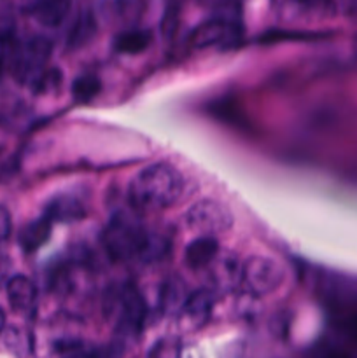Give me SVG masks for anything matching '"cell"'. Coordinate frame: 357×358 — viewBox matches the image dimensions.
<instances>
[{"mask_svg": "<svg viewBox=\"0 0 357 358\" xmlns=\"http://www.w3.org/2000/svg\"><path fill=\"white\" fill-rule=\"evenodd\" d=\"M108 313L115 315V325L122 336H136L146 320V303L133 289H122L111 297Z\"/></svg>", "mask_w": 357, "mask_h": 358, "instance_id": "cell-5", "label": "cell"}, {"mask_svg": "<svg viewBox=\"0 0 357 358\" xmlns=\"http://www.w3.org/2000/svg\"><path fill=\"white\" fill-rule=\"evenodd\" d=\"M2 2L9 10H16V13H34L35 7L42 0H2Z\"/></svg>", "mask_w": 357, "mask_h": 358, "instance_id": "cell-19", "label": "cell"}, {"mask_svg": "<svg viewBox=\"0 0 357 358\" xmlns=\"http://www.w3.org/2000/svg\"><path fill=\"white\" fill-rule=\"evenodd\" d=\"M94 34H97V20L90 10H83L70 27L66 45H69V49L83 48L94 37Z\"/></svg>", "mask_w": 357, "mask_h": 358, "instance_id": "cell-14", "label": "cell"}, {"mask_svg": "<svg viewBox=\"0 0 357 358\" xmlns=\"http://www.w3.org/2000/svg\"><path fill=\"white\" fill-rule=\"evenodd\" d=\"M284 280V269L279 262L268 257H251L241 266V283L252 296H266L280 287Z\"/></svg>", "mask_w": 357, "mask_h": 358, "instance_id": "cell-4", "label": "cell"}, {"mask_svg": "<svg viewBox=\"0 0 357 358\" xmlns=\"http://www.w3.org/2000/svg\"><path fill=\"white\" fill-rule=\"evenodd\" d=\"M4 325H6V315H4L2 308H0V332H2Z\"/></svg>", "mask_w": 357, "mask_h": 358, "instance_id": "cell-25", "label": "cell"}, {"mask_svg": "<svg viewBox=\"0 0 357 358\" xmlns=\"http://www.w3.org/2000/svg\"><path fill=\"white\" fill-rule=\"evenodd\" d=\"M49 56H51V42L48 38L30 37L16 42L9 63L10 73L18 83L35 86L48 70L46 65Z\"/></svg>", "mask_w": 357, "mask_h": 358, "instance_id": "cell-3", "label": "cell"}, {"mask_svg": "<svg viewBox=\"0 0 357 358\" xmlns=\"http://www.w3.org/2000/svg\"><path fill=\"white\" fill-rule=\"evenodd\" d=\"M10 276V261L6 255H0V287L7 285Z\"/></svg>", "mask_w": 357, "mask_h": 358, "instance_id": "cell-23", "label": "cell"}, {"mask_svg": "<svg viewBox=\"0 0 357 358\" xmlns=\"http://www.w3.org/2000/svg\"><path fill=\"white\" fill-rule=\"evenodd\" d=\"M182 189V175L170 164L158 163L144 168L133 177L128 196L135 208L163 210L181 198Z\"/></svg>", "mask_w": 357, "mask_h": 358, "instance_id": "cell-1", "label": "cell"}, {"mask_svg": "<svg viewBox=\"0 0 357 358\" xmlns=\"http://www.w3.org/2000/svg\"><path fill=\"white\" fill-rule=\"evenodd\" d=\"M298 6L304 7L310 10H329L332 9L331 0H294Z\"/></svg>", "mask_w": 357, "mask_h": 358, "instance_id": "cell-22", "label": "cell"}, {"mask_svg": "<svg viewBox=\"0 0 357 358\" xmlns=\"http://www.w3.org/2000/svg\"><path fill=\"white\" fill-rule=\"evenodd\" d=\"M214 306V294L210 290H196L182 304V315L191 325H202L209 318Z\"/></svg>", "mask_w": 357, "mask_h": 358, "instance_id": "cell-11", "label": "cell"}, {"mask_svg": "<svg viewBox=\"0 0 357 358\" xmlns=\"http://www.w3.org/2000/svg\"><path fill=\"white\" fill-rule=\"evenodd\" d=\"M70 10V0H42L31 14L41 24L56 28L66 20Z\"/></svg>", "mask_w": 357, "mask_h": 358, "instance_id": "cell-12", "label": "cell"}, {"mask_svg": "<svg viewBox=\"0 0 357 358\" xmlns=\"http://www.w3.org/2000/svg\"><path fill=\"white\" fill-rule=\"evenodd\" d=\"M10 227H13V222H10L9 212H7L6 206L0 205V241L10 236Z\"/></svg>", "mask_w": 357, "mask_h": 358, "instance_id": "cell-21", "label": "cell"}, {"mask_svg": "<svg viewBox=\"0 0 357 358\" xmlns=\"http://www.w3.org/2000/svg\"><path fill=\"white\" fill-rule=\"evenodd\" d=\"M212 278L219 287H233L241 282V266L233 255H223L212 261Z\"/></svg>", "mask_w": 357, "mask_h": 358, "instance_id": "cell-13", "label": "cell"}, {"mask_svg": "<svg viewBox=\"0 0 357 358\" xmlns=\"http://www.w3.org/2000/svg\"><path fill=\"white\" fill-rule=\"evenodd\" d=\"M150 234L136 219L118 215L108 222L104 233V243L108 254L118 261L142 259Z\"/></svg>", "mask_w": 357, "mask_h": 358, "instance_id": "cell-2", "label": "cell"}, {"mask_svg": "<svg viewBox=\"0 0 357 358\" xmlns=\"http://www.w3.org/2000/svg\"><path fill=\"white\" fill-rule=\"evenodd\" d=\"M153 42V34L142 28H133L119 34L114 41V49L122 55H136V52L146 51Z\"/></svg>", "mask_w": 357, "mask_h": 358, "instance_id": "cell-16", "label": "cell"}, {"mask_svg": "<svg viewBox=\"0 0 357 358\" xmlns=\"http://www.w3.org/2000/svg\"><path fill=\"white\" fill-rule=\"evenodd\" d=\"M219 254V243L214 236H200L186 248V264L191 269H205Z\"/></svg>", "mask_w": 357, "mask_h": 358, "instance_id": "cell-8", "label": "cell"}, {"mask_svg": "<svg viewBox=\"0 0 357 358\" xmlns=\"http://www.w3.org/2000/svg\"><path fill=\"white\" fill-rule=\"evenodd\" d=\"M240 37V27L231 17H216L212 21L200 24L192 31L195 48H214V45L233 44Z\"/></svg>", "mask_w": 357, "mask_h": 358, "instance_id": "cell-7", "label": "cell"}, {"mask_svg": "<svg viewBox=\"0 0 357 358\" xmlns=\"http://www.w3.org/2000/svg\"><path fill=\"white\" fill-rule=\"evenodd\" d=\"M181 353V346L177 345V341H160L156 345V348L150 352V355H167V357H172V355H178Z\"/></svg>", "mask_w": 357, "mask_h": 358, "instance_id": "cell-20", "label": "cell"}, {"mask_svg": "<svg viewBox=\"0 0 357 358\" xmlns=\"http://www.w3.org/2000/svg\"><path fill=\"white\" fill-rule=\"evenodd\" d=\"M7 297H9V303L14 310L20 311V313H30L35 308L37 290L30 280L18 275L7 282Z\"/></svg>", "mask_w": 357, "mask_h": 358, "instance_id": "cell-9", "label": "cell"}, {"mask_svg": "<svg viewBox=\"0 0 357 358\" xmlns=\"http://www.w3.org/2000/svg\"><path fill=\"white\" fill-rule=\"evenodd\" d=\"M345 10L352 20L357 21V0H345Z\"/></svg>", "mask_w": 357, "mask_h": 358, "instance_id": "cell-24", "label": "cell"}, {"mask_svg": "<svg viewBox=\"0 0 357 358\" xmlns=\"http://www.w3.org/2000/svg\"><path fill=\"white\" fill-rule=\"evenodd\" d=\"M231 213L223 203L203 199L196 203L186 215V224L198 233H205L209 236L219 233H226L231 227Z\"/></svg>", "mask_w": 357, "mask_h": 358, "instance_id": "cell-6", "label": "cell"}, {"mask_svg": "<svg viewBox=\"0 0 357 358\" xmlns=\"http://www.w3.org/2000/svg\"><path fill=\"white\" fill-rule=\"evenodd\" d=\"M83 203L72 196H58L46 206L44 212V217H48L51 222H74L83 219Z\"/></svg>", "mask_w": 357, "mask_h": 358, "instance_id": "cell-10", "label": "cell"}, {"mask_svg": "<svg viewBox=\"0 0 357 358\" xmlns=\"http://www.w3.org/2000/svg\"><path fill=\"white\" fill-rule=\"evenodd\" d=\"M51 220L42 215L41 219L34 220L28 226L21 229L20 243L24 252H35L48 241L49 233H51Z\"/></svg>", "mask_w": 357, "mask_h": 358, "instance_id": "cell-15", "label": "cell"}, {"mask_svg": "<svg viewBox=\"0 0 357 358\" xmlns=\"http://www.w3.org/2000/svg\"><path fill=\"white\" fill-rule=\"evenodd\" d=\"M98 93H100V80L93 73H84L74 80L72 96L76 98V101L86 103V101L93 100Z\"/></svg>", "mask_w": 357, "mask_h": 358, "instance_id": "cell-17", "label": "cell"}, {"mask_svg": "<svg viewBox=\"0 0 357 358\" xmlns=\"http://www.w3.org/2000/svg\"><path fill=\"white\" fill-rule=\"evenodd\" d=\"M14 45V35L9 28H0V76L6 72V69H9L10 56H13Z\"/></svg>", "mask_w": 357, "mask_h": 358, "instance_id": "cell-18", "label": "cell"}]
</instances>
